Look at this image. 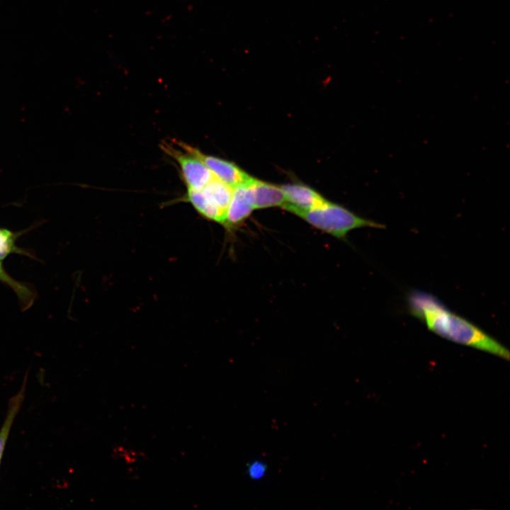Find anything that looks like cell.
<instances>
[{"label":"cell","mask_w":510,"mask_h":510,"mask_svg":"<svg viewBox=\"0 0 510 510\" xmlns=\"http://www.w3.org/2000/svg\"><path fill=\"white\" fill-rule=\"evenodd\" d=\"M251 195L254 209L283 207L285 196L280 187L252 176L246 182Z\"/></svg>","instance_id":"52a82bcc"},{"label":"cell","mask_w":510,"mask_h":510,"mask_svg":"<svg viewBox=\"0 0 510 510\" xmlns=\"http://www.w3.org/2000/svg\"><path fill=\"white\" fill-rule=\"evenodd\" d=\"M232 188L215 176L202 188V191L222 210L230 204Z\"/></svg>","instance_id":"30bf717a"},{"label":"cell","mask_w":510,"mask_h":510,"mask_svg":"<svg viewBox=\"0 0 510 510\" xmlns=\"http://www.w3.org/2000/svg\"><path fill=\"white\" fill-rule=\"evenodd\" d=\"M246 182L232 189V198L226 210L222 225L229 232L242 223L255 210Z\"/></svg>","instance_id":"8992f818"},{"label":"cell","mask_w":510,"mask_h":510,"mask_svg":"<svg viewBox=\"0 0 510 510\" xmlns=\"http://www.w3.org/2000/svg\"><path fill=\"white\" fill-rule=\"evenodd\" d=\"M295 215L313 227L339 239H345L347 234L356 229L386 227L382 223L361 217L346 208L329 200L320 207L298 212Z\"/></svg>","instance_id":"7a4b0ae2"},{"label":"cell","mask_w":510,"mask_h":510,"mask_svg":"<svg viewBox=\"0 0 510 510\" xmlns=\"http://www.w3.org/2000/svg\"><path fill=\"white\" fill-rule=\"evenodd\" d=\"M175 144L200 159L212 172V175L232 188L244 183L251 176L236 164L217 157L203 154L199 149L183 142L175 140Z\"/></svg>","instance_id":"277c9868"},{"label":"cell","mask_w":510,"mask_h":510,"mask_svg":"<svg viewBox=\"0 0 510 510\" xmlns=\"http://www.w3.org/2000/svg\"><path fill=\"white\" fill-rule=\"evenodd\" d=\"M407 302L411 314L438 336L509 360L507 348L481 328L450 310L431 294L413 290L409 293Z\"/></svg>","instance_id":"6da1fadb"},{"label":"cell","mask_w":510,"mask_h":510,"mask_svg":"<svg viewBox=\"0 0 510 510\" xmlns=\"http://www.w3.org/2000/svg\"><path fill=\"white\" fill-rule=\"evenodd\" d=\"M285 196L283 209L296 215L324 205L328 200L311 187L301 183L280 186Z\"/></svg>","instance_id":"5b68a950"},{"label":"cell","mask_w":510,"mask_h":510,"mask_svg":"<svg viewBox=\"0 0 510 510\" xmlns=\"http://www.w3.org/2000/svg\"><path fill=\"white\" fill-rule=\"evenodd\" d=\"M161 147L178 164L187 189H202L214 177L205 164L193 154L166 142Z\"/></svg>","instance_id":"3957f363"},{"label":"cell","mask_w":510,"mask_h":510,"mask_svg":"<svg viewBox=\"0 0 510 510\" xmlns=\"http://www.w3.org/2000/svg\"><path fill=\"white\" fill-rule=\"evenodd\" d=\"M266 472V465L261 462L254 461L248 466V475L253 480L262 478Z\"/></svg>","instance_id":"8fae6325"},{"label":"cell","mask_w":510,"mask_h":510,"mask_svg":"<svg viewBox=\"0 0 510 510\" xmlns=\"http://www.w3.org/2000/svg\"><path fill=\"white\" fill-rule=\"evenodd\" d=\"M181 200L190 203L204 218L223 225L225 212L220 209L202 189H187Z\"/></svg>","instance_id":"ba28073f"},{"label":"cell","mask_w":510,"mask_h":510,"mask_svg":"<svg viewBox=\"0 0 510 510\" xmlns=\"http://www.w3.org/2000/svg\"><path fill=\"white\" fill-rule=\"evenodd\" d=\"M26 383V380H24L20 390L11 398L8 402L6 418L0 429V463L13 422L24 400Z\"/></svg>","instance_id":"9c48e42d"}]
</instances>
